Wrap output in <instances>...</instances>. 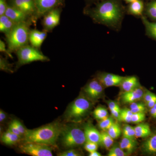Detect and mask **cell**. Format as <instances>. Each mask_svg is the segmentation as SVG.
<instances>
[{
	"label": "cell",
	"instance_id": "cell-1",
	"mask_svg": "<svg viewBox=\"0 0 156 156\" xmlns=\"http://www.w3.org/2000/svg\"><path fill=\"white\" fill-rule=\"evenodd\" d=\"M90 15L96 22L115 27L121 21L122 12L117 0H106L97 4L92 9Z\"/></svg>",
	"mask_w": 156,
	"mask_h": 156
},
{
	"label": "cell",
	"instance_id": "cell-2",
	"mask_svg": "<svg viewBox=\"0 0 156 156\" xmlns=\"http://www.w3.org/2000/svg\"><path fill=\"white\" fill-rule=\"evenodd\" d=\"M63 126L56 121L36 129L27 130L23 142H35L52 147L56 146Z\"/></svg>",
	"mask_w": 156,
	"mask_h": 156
},
{
	"label": "cell",
	"instance_id": "cell-3",
	"mask_svg": "<svg viewBox=\"0 0 156 156\" xmlns=\"http://www.w3.org/2000/svg\"><path fill=\"white\" fill-rule=\"evenodd\" d=\"M30 21L17 23L6 37L9 52H16L20 48L28 45Z\"/></svg>",
	"mask_w": 156,
	"mask_h": 156
},
{
	"label": "cell",
	"instance_id": "cell-4",
	"mask_svg": "<svg viewBox=\"0 0 156 156\" xmlns=\"http://www.w3.org/2000/svg\"><path fill=\"white\" fill-rule=\"evenodd\" d=\"M91 100L80 95L70 104L64 112V119L66 122H78L87 116L92 108Z\"/></svg>",
	"mask_w": 156,
	"mask_h": 156
},
{
	"label": "cell",
	"instance_id": "cell-5",
	"mask_svg": "<svg viewBox=\"0 0 156 156\" xmlns=\"http://www.w3.org/2000/svg\"><path fill=\"white\" fill-rule=\"evenodd\" d=\"M59 137L62 146L67 150L83 145L87 141L84 131L72 125L63 126Z\"/></svg>",
	"mask_w": 156,
	"mask_h": 156
},
{
	"label": "cell",
	"instance_id": "cell-6",
	"mask_svg": "<svg viewBox=\"0 0 156 156\" xmlns=\"http://www.w3.org/2000/svg\"><path fill=\"white\" fill-rule=\"evenodd\" d=\"M18 58L17 67L35 61H48L49 58L38 49L28 45L20 48L16 52Z\"/></svg>",
	"mask_w": 156,
	"mask_h": 156
},
{
	"label": "cell",
	"instance_id": "cell-7",
	"mask_svg": "<svg viewBox=\"0 0 156 156\" xmlns=\"http://www.w3.org/2000/svg\"><path fill=\"white\" fill-rule=\"evenodd\" d=\"M52 147L35 142H23L19 146L22 153L33 156H52Z\"/></svg>",
	"mask_w": 156,
	"mask_h": 156
},
{
	"label": "cell",
	"instance_id": "cell-8",
	"mask_svg": "<svg viewBox=\"0 0 156 156\" xmlns=\"http://www.w3.org/2000/svg\"><path fill=\"white\" fill-rule=\"evenodd\" d=\"M36 8V19L47 12L62 5L64 0H34Z\"/></svg>",
	"mask_w": 156,
	"mask_h": 156
},
{
	"label": "cell",
	"instance_id": "cell-9",
	"mask_svg": "<svg viewBox=\"0 0 156 156\" xmlns=\"http://www.w3.org/2000/svg\"><path fill=\"white\" fill-rule=\"evenodd\" d=\"M60 15L61 10L58 8L50 10L44 15L43 25L45 31H50L59 24Z\"/></svg>",
	"mask_w": 156,
	"mask_h": 156
},
{
	"label": "cell",
	"instance_id": "cell-10",
	"mask_svg": "<svg viewBox=\"0 0 156 156\" xmlns=\"http://www.w3.org/2000/svg\"><path fill=\"white\" fill-rule=\"evenodd\" d=\"M10 5L24 12L32 18L36 19L34 0H9Z\"/></svg>",
	"mask_w": 156,
	"mask_h": 156
},
{
	"label": "cell",
	"instance_id": "cell-11",
	"mask_svg": "<svg viewBox=\"0 0 156 156\" xmlns=\"http://www.w3.org/2000/svg\"><path fill=\"white\" fill-rule=\"evenodd\" d=\"M103 85L98 79H94L84 87V92L90 100H96L103 93Z\"/></svg>",
	"mask_w": 156,
	"mask_h": 156
},
{
	"label": "cell",
	"instance_id": "cell-12",
	"mask_svg": "<svg viewBox=\"0 0 156 156\" xmlns=\"http://www.w3.org/2000/svg\"><path fill=\"white\" fill-rule=\"evenodd\" d=\"M125 77L109 73H102L98 76L97 79L104 87H108L121 85Z\"/></svg>",
	"mask_w": 156,
	"mask_h": 156
},
{
	"label": "cell",
	"instance_id": "cell-13",
	"mask_svg": "<svg viewBox=\"0 0 156 156\" xmlns=\"http://www.w3.org/2000/svg\"><path fill=\"white\" fill-rule=\"evenodd\" d=\"M5 15L16 23L29 22L31 17L14 6L9 5Z\"/></svg>",
	"mask_w": 156,
	"mask_h": 156
},
{
	"label": "cell",
	"instance_id": "cell-14",
	"mask_svg": "<svg viewBox=\"0 0 156 156\" xmlns=\"http://www.w3.org/2000/svg\"><path fill=\"white\" fill-rule=\"evenodd\" d=\"M84 132L87 141L95 143L98 145H102L101 141V133L92 126L88 123L84 127Z\"/></svg>",
	"mask_w": 156,
	"mask_h": 156
},
{
	"label": "cell",
	"instance_id": "cell-15",
	"mask_svg": "<svg viewBox=\"0 0 156 156\" xmlns=\"http://www.w3.org/2000/svg\"><path fill=\"white\" fill-rule=\"evenodd\" d=\"M47 32L37 30H30L29 33V42L32 46L39 49L41 48L43 42L47 37Z\"/></svg>",
	"mask_w": 156,
	"mask_h": 156
},
{
	"label": "cell",
	"instance_id": "cell-16",
	"mask_svg": "<svg viewBox=\"0 0 156 156\" xmlns=\"http://www.w3.org/2000/svg\"><path fill=\"white\" fill-rule=\"evenodd\" d=\"M144 95L143 90L139 87L129 92H124L121 95V99L124 103L131 104L141 99Z\"/></svg>",
	"mask_w": 156,
	"mask_h": 156
},
{
	"label": "cell",
	"instance_id": "cell-17",
	"mask_svg": "<svg viewBox=\"0 0 156 156\" xmlns=\"http://www.w3.org/2000/svg\"><path fill=\"white\" fill-rule=\"evenodd\" d=\"M138 79L134 76L125 77L121 83V88L125 92H129L139 87Z\"/></svg>",
	"mask_w": 156,
	"mask_h": 156
},
{
	"label": "cell",
	"instance_id": "cell-18",
	"mask_svg": "<svg viewBox=\"0 0 156 156\" xmlns=\"http://www.w3.org/2000/svg\"><path fill=\"white\" fill-rule=\"evenodd\" d=\"M16 24L5 15L0 16V31L5 34L6 36L10 34Z\"/></svg>",
	"mask_w": 156,
	"mask_h": 156
},
{
	"label": "cell",
	"instance_id": "cell-19",
	"mask_svg": "<svg viewBox=\"0 0 156 156\" xmlns=\"http://www.w3.org/2000/svg\"><path fill=\"white\" fill-rule=\"evenodd\" d=\"M22 139V137L14 134L9 129L1 136V141L6 145H12L18 143Z\"/></svg>",
	"mask_w": 156,
	"mask_h": 156
},
{
	"label": "cell",
	"instance_id": "cell-20",
	"mask_svg": "<svg viewBox=\"0 0 156 156\" xmlns=\"http://www.w3.org/2000/svg\"><path fill=\"white\" fill-rule=\"evenodd\" d=\"M120 147L127 154H131L136 147V142L134 139L124 137L121 140Z\"/></svg>",
	"mask_w": 156,
	"mask_h": 156
},
{
	"label": "cell",
	"instance_id": "cell-21",
	"mask_svg": "<svg viewBox=\"0 0 156 156\" xmlns=\"http://www.w3.org/2000/svg\"><path fill=\"white\" fill-rule=\"evenodd\" d=\"M144 9V5L141 0H136L130 3L128 7V11L131 14L140 16L142 14Z\"/></svg>",
	"mask_w": 156,
	"mask_h": 156
},
{
	"label": "cell",
	"instance_id": "cell-22",
	"mask_svg": "<svg viewBox=\"0 0 156 156\" xmlns=\"http://www.w3.org/2000/svg\"><path fill=\"white\" fill-rule=\"evenodd\" d=\"M135 131V137L145 138L151 134L150 126L147 124H139L134 127Z\"/></svg>",
	"mask_w": 156,
	"mask_h": 156
},
{
	"label": "cell",
	"instance_id": "cell-23",
	"mask_svg": "<svg viewBox=\"0 0 156 156\" xmlns=\"http://www.w3.org/2000/svg\"><path fill=\"white\" fill-rule=\"evenodd\" d=\"M142 149L147 154L156 153V134L151 136L143 144Z\"/></svg>",
	"mask_w": 156,
	"mask_h": 156
},
{
	"label": "cell",
	"instance_id": "cell-24",
	"mask_svg": "<svg viewBox=\"0 0 156 156\" xmlns=\"http://www.w3.org/2000/svg\"><path fill=\"white\" fill-rule=\"evenodd\" d=\"M142 20L148 35L156 40V22H150L144 16H142Z\"/></svg>",
	"mask_w": 156,
	"mask_h": 156
},
{
	"label": "cell",
	"instance_id": "cell-25",
	"mask_svg": "<svg viewBox=\"0 0 156 156\" xmlns=\"http://www.w3.org/2000/svg\"><path fill=\"white\" fill-rule=\"evenodd\" d=\"M101 133V144L106 149H109L112 146L114 143V139L112 137L107 131L102 130Z\"/></svg>",
	"mask_w": 156,
	"mask_h": 156
},
{
	"label": "cell",
	"instance_id": "cell-26",
	"mask_svg": "<svg viewBox=\"0 0 156 156\" xmlns=\"http://www.w3.org/2000/svg\"><path fill=\"white\" fill-rule=\"evenodd\" d=\"M93 115L95 119L100 121L108 117V112L106 109L102 107L96 108L93 111Z\"/></svg>",
	"mask_w": 156,
	"mask_h": 156
},
{
	"label": "cell",
	"instance_id": "cell-27",
	"mask_svg": "<svg viewBox=\"0 0 156 156\" xmlns=\"http://www.w3.org/2000/svg\"><path fill=\"white\" fill-rule=\"evenodd\" d=\"M133 114L130 108H125L121 109L119 121L126 123H131Z\"/></svg>",
	"mask_w": 156,
	"mask_h": 156
},
{
	"label": "cell",
	"instance_id": "cell-28",
	"mask_svg": "<svg viewBox=\"0 0 156 156\" xmlns=\"http://www.w3.org/2000/svg\"><path fill=\"white\" fill-rule=\"evenodd\" d=\"M146 12L151 18L156 20V0L147 4L146 9Z\"/></svg>",
	"mask_w": 156,
	"mask_h": 156
},
{
	"label": "cell",
	"instance_id": "cell-29",
	"mask_svg": "<svg viewBox=\"0 0 156 156\" xmlns=\"http://www.w3.org/2000/svg\"><path fill=\"white\" fill-rule=\"evenodd\" d=\"M128 155L121 148L120 145L117 144H115L110 149L108 156H126Z\"/></svg>",
	"mask_w": 156,
	"mask_h": 156
},
{
	"label": "cell",
	"instance_id": "cell-30",
	"mask_svg": "<svg viewBox=\"0 0 156 156\" xmlns=\"http://www.w3.org/2000/svg\"><path fill=\"white\" fill-rule=\"evenodd\" d=\"M107 132L114 139L118 138L121 134V130L119 125L114 123L107 130Z\"/></svg>",
	"mask_w": 156,
	"mask_h": 156
},
{
	"label": "cell",
	"instance_id": "cell-31",
	"mask_svg": "<svg viewBox=\"0 0 156 156\" xmlns=\"http://www.w3.org/2000/svg\"><path fill=\"white\" fill-rule=\"evenodd\" d=\"M115 123L112 118L108 117L104 119L101 120L98 123V127L103 131H107L111 126Z\"/></svg>",
	"mask_w": 156,
	"mask_h": 156
},
{
	"label": "cell",
	"instance_id": "cell-32",
	"mask_svg": "<svg viewBox=\"0 0 156 156\" xmlns=\"http://www.w3.org/2000/svg\"><path fill=\"white\" fill-rule=\"evenodd\" d=\"M123 136L127 138L134 139L135 137V131L134 127L126 125L123 130Z\"/></svg>",
	"mask_w": 156,
	"mask_h": 156
},
{
	"label": "cell",
	"instance_id": "cell-33",
	"mask_svg": "<svg viewBox=\"0 0 156 156\" xmlns=\"http://www.w3.org/2000/svg\"><path fill=\"white\" fill-rule=\"evenodd\" d=\"M130 109L133 113L144 112L146 110V107L144 105L140 102H134L131 103Z\"/></svg>",
	"mask_w": 156,
	"mask_h": 156
},
{
	"label": "cell",
	"instance_id": "cell-34",
	"mask_svg": "<svg viewBox=\"0 0 156 156\" xmlns=\"http://www.w3.org/2000/svg\"><path fill=\"white\" fill-rule=\"evenodd\" d=\"M0 69L8 73L13 72L12 65L10 64L7 59L2 57L0 58Z\"/></svg>",
	"mask_w": 156,
	"mask_h": 156
},
{
	"label": "cell",
	"instance_id": "cell-35",
	"mask_svg": "<svg viewBox=\"0 0 156 156\" xmlns=\"http://www.w3.org/2000/svg\"><path fill=\"white\" fill-rule=\"evenodd\" d=\"M145 119L144 112H138L133 113L131 118V122L139 123L144 121Z\"/></svg>",
	"mask_w": 156,
	"mask_h": 156
},
{
	"label": "cell",
	"instance_id": "cell-36",
	"mask_svg": "<svg viewBox=\"0 0 156 156\" xmlns=\"http://www.w3.org/2000/svg\"><path fill=\"white\" fill-rule=\"evenodd\" d=\"M82 155L80 153L74 149H70L57 154L58 156H80Z\"/></svg>",
	"mask_w": 156,
	"mask_h": 156
},
{
	"label": "cell",
	"instance_id": "cell-37",
	"mask_svg": "<svg viewBox=\"0 0 156 156\" xmlns=\"http://www.w3.org/2000/svg\"><path fill=\"white\" fill-rule=\"evenodd\" d=\"M98 144L95 143L87 141L84 144V149L89 153L97 151L98 148Z\"/></svg>",
	"mask_w": 156,
	"mask_h": 156
},
{
	"label": "cell",
	"instance_id": "cell-38",
	"mask_svg": "<svg viewBox=\"0 0 156 156\" xmlns=\"http://www.w3.org/2000/svg\"><path fill=\"white\" fill-rule=\"evenodd\" d=\"M14 122L16 124V126H17V128H18V130L20 132V134H21V136L23 137L24 134H25L26 132L27 129L24 127V126L23 125L22 123L19 121V120L17 119L14 120Z\"/></svg>",
	"mask_w": 156,
	"mask_h": 156
},
{
	"label": "cell",
	"instance_id": "cell-39",
	"mask_svg": "<svg viewBox=\"0 0 156 156\" xmlns=\"http://www.w3.org/2000/svg\"><path fill=\"white\" fill-rule=\"evenodd\" d=\"M8 6L6 0H0V16L5 15Z\"/></svg>",
	"mask_w": 156,
	"mask_h": 156
},
{
	"label": "cell",
	"instance_id": "cell-40",
	"mask_svg": "<svg viewBox=\"0 0 156 156\" xmlns=\"http://www.w3.org/2000/svg\"><path fill=\"white\" fill-rule=\"evenodd\" d=\"M9 129V131H11V132H13L14 134L19 135V136L22 137V136H21L19 130H18L16 124L14 122V120H13V121L11 122V124L9 125V129Z\"/></svg>",
	"mask_w": 156,
	"mask_h": 156
},
{
	"label": "cell",
	"instance_id": "cell-41",
	"mask_svg": "<svg viewBox=\"0 0 156 156\" xmlns=\"http://www.w3.org/2000/svg\"><path fill=\"white\" fill-rule=\"evenodd\" d=\"M0 51L1 52L6 53L10 58H13L11 53L9 52L8 49L6 48L5 44L2 40H0Z\"/></svg>",
	"mask_w": 156,
	"mask_h": 156
},
{
	"label": "cell",
	"instance_id": "cell-42",
	"mask_svg": "<svg viewBox=\"0 0 156 156\" xmlns=\"http://www.w3.org/2000/svg\"><path fill=\"white\" fill-rule=\"evenodd\" d=\"M156 97V95L154 94V93H152L150 91H147L145 93H144V95L143 98L144 100L146 102V103L152 100L153 98Z\"/></svg>",
	"mask_w": 156,
	"mask_h": 156
},
{
	"label": "cell",
	"instance_id": "cell-43",
	"mask_svg": "<svg viewBox=\"0 0 156 156\" xmlns=\"http://www.w3.org/2000/svg\"><path fill=\"white\" fill-rule=\"evenodd\" d=\"M121 111V108H119L112 110L110 111L112 116L115 118V119H116L119 120Z\"/></svg>",
	"mask_w": 156,
	"mask_h": 156
},
{
	"label": "cell",
	"instance_id": "cell-44",
	"mask_svg": "<svg viewBox=\"0 0 156 156\" xmlns=\"http://www.w3.org/2000/svg\"><path fill=\"white\" fill-rule=\"evenodd\" d=\"M108 103L109 108L110 111L114 109L120 108L119 105L115 101H110L108 102Z\"/></svg>",
	"mask_w": 156,
	"mask_h": 156
},
{
	"label": "cell",
	"instance_id": "cell-45",
	"mask_svg": "<svg viewBox=\"0 0 156 156\" xmlns=\"http://www.w3.org/2000/svg\"><path fill=\"white\" fill-rule=\"evenodd\" d=\"M7 118V113L4 111L3 110H0V123L2 124L5 122Z\"/></svg>",
	"mask_w": 156,
	"mask_h": 156
},
{
	"label": "cell",
	"instance_id": "cell-46",
	"mask_svg": "<svg viewBox=\"0 0 156 156\" xmlns=\"http://www.w3.org/2000/svg\"><path fill=\"white\" fill-rule=\"evenodd\" d=\"M156 103V97L153 98L152 100L150 101L149 102L146 103L148 107L149 108H150L153 107L154 105Z\"/></svg>",
	"mask_w": 156,
	"mask_h": 156
},
{
	"label": "cell",
	"instance_id": "cell-47",
	"mask_svg": "<svg viewBox=\"0 0 156 156\" xmlns=\"http://www.w3.org/2000/svg\"><path fill=\"white\" fill-rule=\"evenodd\" d=\"M150 113L154 118H156V110L154 108H150Z\"/></svg>",
	"mask_w": 156,
	"mask_h": 156
},
{
	"label": "cell",
	"instance_id": "cell-48",
	"mask_svg": "<svg viewBox=\"0 0 156 156\" xmlns=\"http://www.w3.org/2000/svg\"><path fill=\"white\" fill-rule=\"evenodd\" d=\"M89 156H101V154L100 153L98 152L97 151H93L89 153Z\"/></svg>",
	"mask_w": 156,
	"mask_h": 156
},
{
	"label": "cell",
	"instance_id": "cell-49",
	"mask_svg": "<svg viewBox=\"0 0 156 156\" xmlns=\"http://www.w3.org/2000/svg\"><path fill=\"white\" fill-rule=\"evenodd\" d=\"M124 1L126 2L131 3L133 2H134V1H136V0H124Z\"/></svg>",
	"mask_w": 156,
	"mask_h": 156
},
{
	"label": "cell",
	"instance_id": "cell-50",
	"mask_svg": "<svg viewBox=\"0 0 156 156\" xmlns=\"http://www.w3.org/2000/svg\"><path fill=\"white\" fill-rule=\"evenodd\" d=\"M153 108H154L156 110V103L155 104V105H154L153 107Z\"/></svg>",
	"mask_w": 156,
	"mask_h": 156
}]
</instances>
